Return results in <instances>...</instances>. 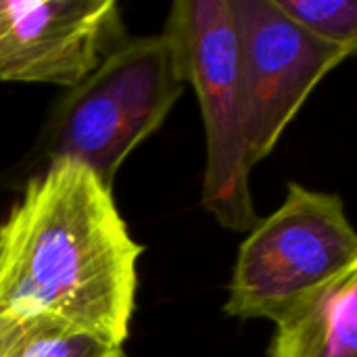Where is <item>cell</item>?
Masks as SVG:
<instances>
[{
	"label": "cell",
	"mask_w": 357,
	"mask_h": 357,
	"mask_svg": "<svg viewBox=\"0 0 357 357\" xmlns=\"http://www.w3.org/2000/svg\"><path fill=\"white\" fill-rule=\"evenodd\" d=\"M140 257L111 188L75 161L44 165L0 228V357L40 320L123 347Z\"/></svg>",
	"instance_id": "cell-1"
},
{
	"label": "cell",
	"mask_w": 357,
	"mask_h": 357,
	"mask_svg": "<svg viewBox=\"0 0 357 357\" xmlns=\"http://www.w3.org/2000/svg\"><path fill=\"white\" fill-rule=\"evenodd\" d=\"M184 88L178 50L165 31L126 38L61 96L36 155L44 165L75 161L113 190L121 163L163 126Z\"/></svg>",
	"instance_id": "cell-2"
},
{
	"label": "cell",
	"mask_w": 357,
	"mask_h": 357,
	"mask_svg": "<svg viewBox=\"0 0 357 357\" xmlns=\"http://www.w3.org/2000/svg\"><path fill=\"white\" fill-rule=\"evenodd\" d=\"M161 31L172 38L184 82L192 86L201 109L205 130L201 203L220 226L247 234L259 215L251 192L253 163L230 0H176Z\"/></svg>",
	"instance_id": "cell-3"
},
{
	"label": "cell",
	"mask_w": 357,
	"mask_h": 357,
	"mask_svg": "<svg viewBox=\"0 0 357 357\" xmlns=\"http://www.w3.org/2000/svg\"><path fill=\"white\" fill-rule=\"evenodd\" d=\"M356 268L357 234L343 199L289 182L282 205L238 247L224 314L274 324Z\"/></svg>",
	"instance_id": "cell-4"
},
{
	"label": "cell",
	"mask_w": 357,
	"mask_h": 357,
	"mask_svg": "<svg viewBox=\"0 0 357 357\" xmlns=\"http://www.w3.org/2000/svg\"><path fill=\"white\" fill-rule=\"evenodd\" d=\"M245 96L247 142L253 167L278 146L316 86L356 50L328 44L274 0H230Z\"/></svg>",
	"instance_id": "cell-5"
},
{
	"label": "cell",
	"mask_w": 357,
	"mask_h": 357,
	"mask_svg": "<svg viewBox=\"0 0 357 357\" xmlns=\"http://www.w3.org/2000/svg\"><path fill=\"white\" fill-rule=\"evenodd\" d=\"M113 0H6L0 27V82L77 86L123 40Z\"/></svg>",
	"instance_id": "cell-6"
},
{
	"label": "cell",
	"mask_w": 357,
	"mask_h": 357,
	"mask_svg": "<svg viewBox=\"0 0 357 357\" xmlns=\"http://www.w3.org/2000/svg\"><path fill=\"white\" fill-rule=\"evenodd\" d=\"M268 357H357V268L276 320Z\"/></svg>",
	"instance_id": "cell-7"
},
{
	"label": "cell",
	"mask_w": 357,
	"mask_h": 357,
	"mask_svg": "<svg viewBox=\"0 0 357 357\" xmlns=\"http://www.w3.org/2000/svg\"><path fill=\"white\" fill-rule=\"evenodd\" d=\"M4 357H123V347L67 322L40 320L17 335Z\"/></svg>",
	"instance_id": "cell-8"
},
{
	"label": "cell",
	"mask_w": 357,
	"mask_h": 357,
	"mask_svg": "<svg viewBox=\"0 0 357 357\" xmlns=\"http://www.w3.org/2000/svg\"><path fill=\"white\" fill-rule=\"evenodd\" d=\"M274 4L312 36L357 50L356 0H274Z\"/></svg>",
	"instance_id": "cell-9"
},
{
	"label": "cell",
	"mask_w": 357,
	"mask_h": 357,
	"mask_svg": "<svg viewBox=\"0 0 357 357\" xmlns=\"http://www.w3.org/2000/svg\"><path fill=\"white\" fill-rule=\"evenodd\" d=\"M4 2L6 0H0V27H2V17H4Z\"/></svg>",
	"instance_id": "cell-10"
},
{
	"label": "cell",
	"mask_w": 357,
	"mask_h": 357,
	"mask_svg": "<svg viewBox=\"0 0 357 357\" xmlns=\"http://www.w3.org/2000/svg\"><path fill=\"white\" fill-rule=\"evenodd\" d=\"M0 228H2V222H0Z\"/></svg>",
	"instance_id": "cell-11"
}]
</instances>
